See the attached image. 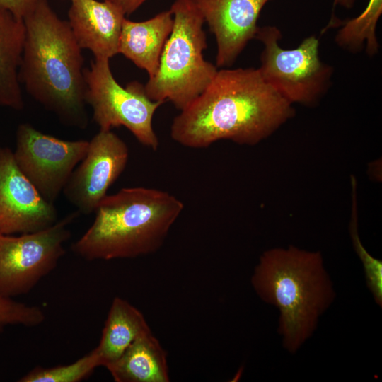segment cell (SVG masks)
Masks as SVG:
<instances>
[{"instance_id":"cell-1","label":"cell","mask_w":382,"mask_h":382,"mask_svg":"<svg viewBox=\"0 0 382 382\" xmlns=\"http://www.w3.org/2000/svg\"><path fill=\"white\" fill-rule=\"evenodd\" d=\"M293 110L258 69H223L174 118L170 136L192 149L207 148L221 139L255 144L286 122Z\"/></svg>"},{"instance_id":"cell-2","label":"cell","mask_w":382,"mask_h":382,"mask_svg":"<svg viewBox=\"0 0 382 382\" xmlns=\"http://www.w3.org/2000/svg\"><path fill=\"white\" fill-rule=\"evenodd\" d=\"M23 20L21 83L62 123L86 129L84 60L68 22L58 17L47 0H38Z\"/></svg>"},{"instance_id":"cell-3","label":"cell","mask_w":382,"mask_h":382,"mask_svg":"<svg viewBox=\"0 0 382 382\" xmlns=\"http://www.w3.org/2000/svg\"><path fill=\"white\" fill-rule=\"evenodd\" d=\"M183 209V202L168 192L122 188L100 202L93 224L72 250L88 261L151 254L161 247Z\"/></svg>"},{"instance_id":"cell-4","label":"cell","mask_w":382,"mask_h":382,"mask_svg":"<svg viewBox=\"0 0 382 382\" xmlns=\"http://www.w3.org/2000/svg\"><path fill=\"white\" fill-rule=\"evenodd\" d=\"M252 284L262 300L279 308V331L291 352L312 334L334 297L320 255L295 248L265 253Z\"/></svg>"},{"instance_id":"cell-5","label":"cell","mask_w":382,"mask_h":382,"mask_svg":"<svg viewBox=\"0 0 382 382\" xmlns=\"http://www.w3.org/2000/svg\"><path fill=\"white\" fill-rule=\"evenodd\" d=\"M173 27L163 50L158 69L144 86L151 100L170 101L182 110L210 84L217 66L205 60L204 20L192 0H175L170 9Z\"/></svg>"},{"instance_id":"cell-6","label":"cell","mask_w":382,"mask_h":382,"mask_svg":"<svg viewBox=\"0 0 382 382\" xmlns=\"http://www.w3.org/2000/svg\"><path fill=\"white\" fill-rule=\"evenodd\" d=\"M282 35L274 25L259 27L255 38L263 49L258 69L265 81L289 102L311 105L330 88L333 69L319 55V40L305 38L295 48L280 46Z\"/></svg>"},{"instance_id":"cell-7","label":"cell","mask_w":382,"mask_h":382,"mask_svg":"<svg viewBox=\"0 0 382 382\" xmlns=\"http://www.w3.org/2000/svg\"><path fill=\"white\" fill-rule=\"evenodd\" d=\"M110 59H96L84 70L86 102L100 130L124 126L143 146L156 151L158 138L153 128L156 110L164 102L148 98L144 86L132 81L122 87L115 80Z\"/></svg>"},{"instance_id":"cell-8","label":"cell","mask_w":382,"mask_h":382,"mask_svg":"<svg viewBox=\"0 0 382 382\" xmlns=\"http://www.w3.org/2000/svg\"><path fill=\"white\" fill-rule=\"evenodd\" d=\"M69 214L52 226L18 236L0 233V296L28 294L57 267L69 239L68 227L79 215Z\"/></svg>"},{"instance_id":"cell-9","label":"cell","mask_w":382,"mask_h":382,"mask_svg":"<svg viewBox=\"0 0 382 382\" xmlns=\"http://www.w3.org/2000/svg\"><path fill=\"white\" fill-rule=\"evenodd\" d=\"M16 137L13 153L18 168L42 197L54 204L84 158L89 141L60 139L29 123L18 125Z\"/></svg>"},{"instance_id":"cell-10","label":"cell","mask_w":382,"mask_h":382,"mask_svg":"<svg viewBox=\"0 0 382 382\" xmlns=\"http://www.w3.org/2000/svg\"><path fill=\"white\" fill-rule=\"evenodd\" d=\"M128 158L125 142L112 130H100L89 141L84 158L66 183L63 190L65 197L79 214L95 212L124 171Z\"/></svg>"},{"instance_id":"cell-11","label":"cell","mask_w":382,"mask_h":382,"mask_svg":"<svg viewBox=\"0 0 382 382\" xmlns=\"http://www.w3.org/2000/svg\"><path fill=\"white\" fill-rule=\"evenodd\" d=\"M57 221L54 204L46 201L21 171L13 151L0 147V233H33Z\"/></svg>"},{"instance_id":"cell-12","label":"cell","mask_w":382,"mask_h":382,"mask_svg":"<svg viewBox=\"0 0 382 382\" xmlns=\"http://www.w3.org/2000/svg\"><path fill=\"white\" fill-rule=\"evenodd\" d=\"M214 35L217 67L234 63L255 35L257 20L270 0H192Z\"/></svg>"},{"instance_id":"cell-13","label":"cell","mask_w":382,"mask_h":382,"mask_svg":"<svg viewBox=\"0 0 382 382\" xmlns=\"http://www.w3.org/2000/svg\"><path fill=\"white\" fill-rule=\"evenodd\" d=\"M125 12L102 0H71L67 21L81 49L90 50L96 59L119 54V40Z\"/></svg>"},{"instance_id":"cell-14","label":"cell","mask_w":382,"mask_h":382,"mask_svg":"<svg viewBox=\"0 0 382 382\" xmlns=\"http://www.w3.org/2000/svg\"><path fill=\"white\" fill-rule=\"evenodd\" d=\"M173 27L170 10L144 21L125 18L119 40V54L145 70L149 79L156 74L160 58Z\"/></svg>"},{"instance_id":"cell-15","label":"cell","mask_w":382,"mask_h":382,"mask_svg":"<svg viewBox=\"0 0 382 382\" xmlns=\"http://www.w3.org/2000/svg\"><path fill=\"white\" fill-rule=\"evenodd\" d=\"M108 369L116 382H168L167 354L151 330L140 335Z\"/></svg>"},{"instance_id":"cell-16","label":"cell","mask_w":382,"mask_h":382,"mask_svg":"<svg viewBox=\"0 0 382 382\" xmlns=\"http://www.w3.org/2000/svg\"><path fill=\"white\" fill-rule=\"evenodd\" d=\"M24 40L23 20L0 6V107H24L19 77Z\"/></svg>"},{"instance_id":"cell-17","label":"cell","mask_w":382,"mask_h":382,"mask_svg":"<svg viewBox=\"0 0 382 382\" xmlns=\"http://www.w3.org/2000/svg\"><path fill=\"white\" fill-rule=\"evenodd\" d=\"M151 330L144 315L127 301L115 297L110 307L100 340L93 349L100 366L116 361L142 333Z\"/></svg>"},{"instance_id":"cell-18","label":"cell","mask_w":382,"mask_h":382,"mask_svg":"<svg viewBox=\"0 0 382 382\" xmlns=\"http://www.w3.org/2000/svg\"><path fill=\"white\" fill-rule=\"evenodd\" d=\"M381 14L382 0H369L361 14L341 25L335 37L336 44L352 52L365 47L368 55H375L379 50L376 26Z\"/></svg>"},{"instance_id":"cell-19","label":"cell","mask_w":382,"mask_h":382,"mask_svg":"<svg viewBox=\"0 0 382 382\" xmlns=\"http://www.w3.org/2000/svg\"><path fill=\"white\" fill-rule=\"evenodd\" d=\"M100 366L93 349L74 362L52 367L36 366L18 380L20 382H79L88 378Z\"/></svg>"},{"instance_id":"cell-20","label":"cell","mask_w":382,"mask_h":382,"mask_svg":"<svg viewBox=\"0 0 382 382\" xmlns=\"http://www.w3.org/2000/svg\"><path fill=\"white\" fill-rule=\"evenodd\" d=\"M45 320L41 308L0 296V332L9 325L35 327Z\"/></svg>"},{"instance_id":"cell-21","label":"cell","mask_w":382,"mask_h":382,"mask_svg":"<svg viewBox=\"0 0 382 382\" xmlns=\"http://www.w3.org/2000/svg\"><path fill=\"white\" fill-rule=\"evenodd\" d=\"M352 223V238L354 245L361 259L369 289L371 291L376 302L382 305V262L371 256L360 242L357 228V220L353 214Z\"/></svg>"},{"instance_id":"cell-22","label":"cell","mask_w":382,"mask_h":382,"mask_svg":"<svg viewBox=\"0 0 382 382\" xmlns=\"http://www.w3.org/2000/svg\"><path fill=\"white\" fill-rule=\"evenodd\" d=\"M37 1L38 0H0V6L23 19L33 9Z\"/></svg>"},{"instance_id":"cell-23","label":"cell","mask_w":382,"mask_h":382,"mask_svg":"<svg viewBox=\"0 0 382 382\" xmlns=\"http://www.w3.org/2000/svg\"><path fill=\"white\" fill-rule=\"evenodd\" d=\"M118 6L125 13L130 15L139 8L146 0H104Z\"/></svg>"},{"instance_id":"cell-24","label":"cell","mask_w":382,"mask_h":382,"mask_svg":"<svg viewBox=\"0 0 382 382\" xmlns=\"http://www.w3.org/2000/svg\"><path fill=\"white\" fill-rule=\"evenodd\" d=\"M357 0H334L335 6L337 5L345 8H352Z\"/></svg>"}]
</instances>
